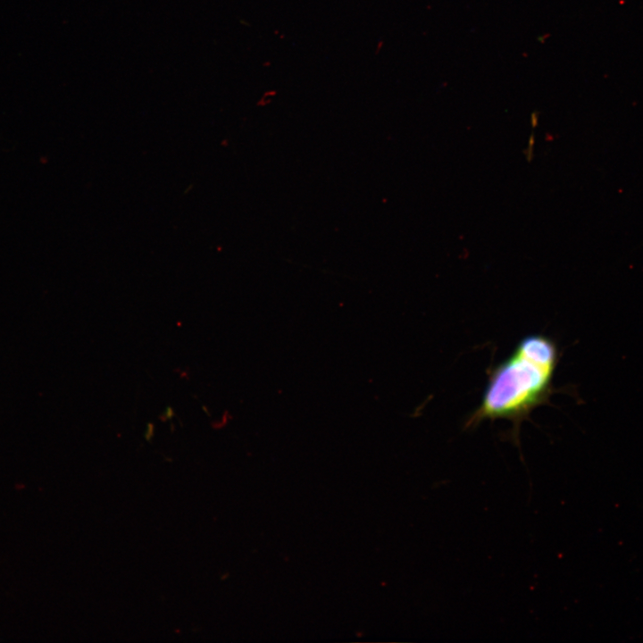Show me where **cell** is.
Here are the masks:
<instances>
[{
	"label": "cell",
	"mask_w": 643,
	"mask_h": 643,
	"mask_svg": "<svg viewBox=\"0 0 643 643\" xmlns=\"http://www.w3.org/2000/svg\"><path fill=\"white\" fill-rule=\"evenodd\" d=\"M557 363L558 350L550 338L542 334L522 338L490 371L480 403L465 427L503 419L513 423L514 434L518 437L522 422L549 401Z\"/></svg>",
	"instance_id": "6da1fadb"
}]
</instances>
